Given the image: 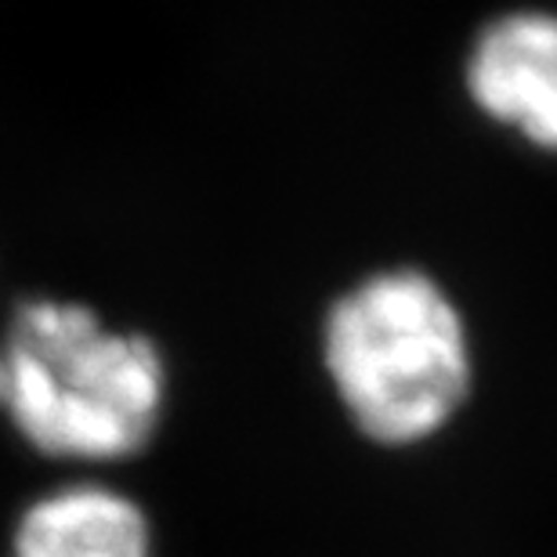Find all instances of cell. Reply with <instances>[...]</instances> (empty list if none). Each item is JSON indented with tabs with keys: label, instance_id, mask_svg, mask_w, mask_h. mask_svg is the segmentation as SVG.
<instances>
[{
	"label": "cell",
	"instance_id": "cell-1",
	"mask_svg": "<svg viewBox=\"0 0 557 557\" xmlns=\"http://www.w3.org/2000/svg\"><path fill=\"white\" fill-rule=\"evenodd\" d=\"M166 387L149 333L106 326L76 300L26 297L0 333V417L51 463L135 460L160 431Z\"/></svg>",
	"mask_w": 557,
	"mask_h": 557
},
{
	"label": "cell",
	"instance_id": "cell-2",
	"mask_svg": "<svg viewBox=\"0 0 557 557\" xmlns=\"http://www.w3.org/2000/svg\"><path fill=\"white\" fill-rule=\"evenodd\" d=\"M322 366L344 413L376 445L434 438L471 395V337L460 305L413 264L381 269L333 297Z\"/></svg>",
	"mask_w": 557,
	"mask_h": 557
},
{
	"label": "cell",
	"instance_id": "cell-3",
	"mask_svg": "<svg viewBox=\"0 0 557 557\" xmlns=\"http://www.w3.org/2000/svg\"><path fill=\"white\" fill-rule=\"evenodd\" d=\"M463 91L488 124L557 156V11L518 8L488 18L467 48Z\"/></svg>",
	"mask_w": 557,
	"mask_h": 557
},
{
	"label": "cell",
	"instance_id": "cell-4",
	"mask_svg": "<svg viewBox=\"0 0 557 557\" xmlns=\"http://www.w3.org/2000/svg\"><path fill=\"white\" fill-rule=\"evenodd\" d=\"M8 557H156V536L135 496L81 478L33 496L18 510Z\"/></svg>",
	"mask_w": 557,
	"mask_h": 557
}]
</instances>
